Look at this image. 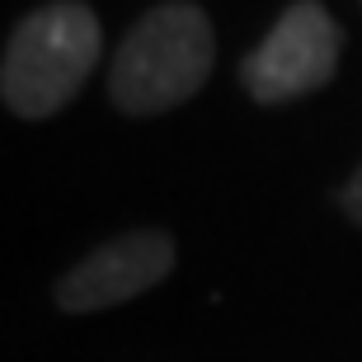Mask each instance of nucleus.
I'll return each instance as SVG.
<instances>
[{
	"mask_svg": "<svg viewBox=\"0 0 362 362\" xmlns=\"http://www.w3.org/2000/svg\"><path fill=\"white\" fill-rule=\"evenodd\" d=\"M212 62V19L188 0H165L141 14L118 42L108 66V99L127 118L170 113L207 85Z\"/></svg>",
	"mask_w": 362,
	"mask_h": 362,
	"instance_id": "nucleus-1",
	"label": "nucleus"
},
{
	"mask_svg": "<svg viewBox=\"0 0 362 362\" xmlns=\"http://www.w3.org/2000/svg\"><path fill=\"white\" fill-rule=\"evenodd\" d=\"M104 52L99 14L85 0H52L14 24L0 57V99L14 118L42 122L81 94Z\"/></svg>",
	"mask_w": 362,
	"mask_h": 362,
	"instance_id": "nucleus-2",
	"label": "nucleus"
},
{
	"mask_svg": "<svg viewBox=\"0 0 362 362\" xmlns=\"http://www.w3.org/2000/svg\"><path fill=\"white\" fill-rule=\"evenodd\" d=\"M344 28L320 0H292L255 52L240 62V85L259 104H292L334 81Z\"/></svg>",
	"mask_w": 362,
	"mask_h": 362,
	"instance_id": "nucleus-3",
	"label": "nucleus"
},
{
	"mask_svg": "<svg viewBox=\"0 0 362 362\" xmlns=\"http://www.w3.org/2000/svg\"><path fill=\"white\" fill-rule=\"evenodd\" d=\"M175 240L170 230H122L113 240L94 245L85 259H76L62 278H57V306L66 315H94V310L122 306L132 296L160 287L175 273Z\"/></svg>",
	"mask_w": 362,
	"mask_h": 362,
	"instance_id": "nucleus-4",
	"label": "nucleus"
},
{
	"mask_svg": "<svg viewBox=\"0 0 362 362\" xmlns=\"http://www.w3.org/2000/svg\"><path fill=\"white\" fill-rule=\"evenodd\" d=\"M339 207H344V216H349L353 226H362V165L353 170L349 184L339 188Z\"/></svg>",
	"mask_w": 362,
	"mask_h": 362,
	"instance_id": "nucleus-5",
	"label": "nucleus"
}]
</instances>
